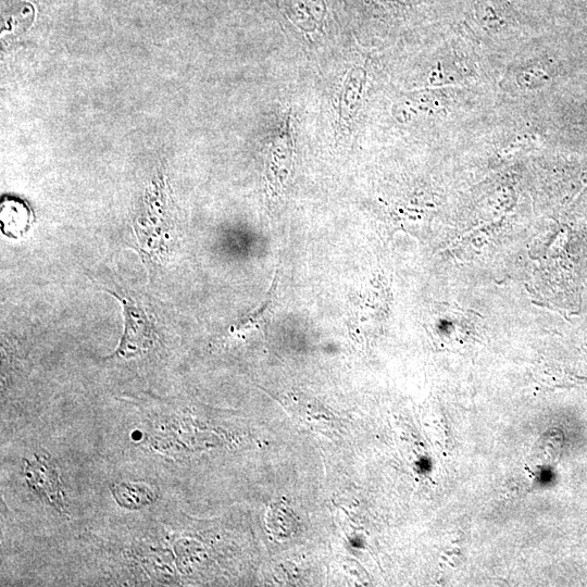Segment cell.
Here are the masks:
<instances>
[{"label":"cell","mask_w":587,"mask_h":587,"mask_svg":"<svg viewBox=\"0 0 587 587\" xmlns=\"http://www.w3.org/2000/svg\"><path fill=\"white\" fill-rule=\"evenodd\" d=\"M24 478L30 489L56 510L64 511L66 496L54 460L46 454H34L24 462Z\"/></svg>","instance_id":"7a4b0ae2"},{"label":"cell","mask_w":587,"mask_h":587,"mask_svg":"<svg viewBox=\"0 0 587 587\" xmlns=\"http://www.w3.org/2000/svg\"><path fill=\"white\" fill-rule=\"evenodd\" d=\"M121 303L124 319V330L115 353L108 359L129 360L144 356L153 351L157 342L155 321L147 312L128 297H121L109 292Z\"/></svg>","instance_id":"6da1fadb"},{"label":"cell","mask_w":587,"mask_h":587,"mask_svg":"<svg viewBox=\"0 0 587 587\" xmlns=\"http://www.w3.org/2000/svg\"><path fill=\"white\" fill-rule=\"evenodd\" d=\"M115 502L127 510H142L156 503L158 494L153 486L144 482L117 481L110 485Z\"/></svg>","instance_id":"3957f363"},{"label":"cell","mask_w":587,"mask_h":587,"mask_svg":"<svg viewBox=\"0 0 587 587\" xmlns=\"http://www.w3.org/2000/svg\"><path fill=\"white\" fill-rule=\"evenodd\" d=\"M31 210L16 197H4L0 205L3 233L11 239H20L31 227Z\"/></svg>","instance_id":"277c9868"}]
</instances>
